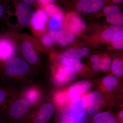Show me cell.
<instances>
[{
    "instance_id": "cell-1",
    "label": "cell",
    "mask_w": 123,
    "mask_h": 123,
    "mask_svg": "<svg viewBox=\"0 0 123 123\" xmlns=\"http://www.w3.org/2000/svg\"><path fill=\"white\" fill-rule=\"evenodd\" d=\"M35 74H36L24 59L16 56L0 65V84L20 89L33 81Z\"/></svg>"
},
{
    "instance_id": "cell-2",
    "label": "cell",
    "mask_w": 123,
    "mask_h": 123,
    "mask_svg": "<svg viewBox=\"0 0 123 123\" xmlns=\"http://www.w3.org/2000/svg\"><path fill=\"white\" fill-rule=\"evenodd\" d=\"M6 11L5 18L10 29L17 31L30 26L35 11L21 0H6Z\"/></svg>"
},
{
    "instance_id": "cell-3",
    "label": "cell",
    "mask_w": 123,
    "mask_h": 123,
    "mask_svg": "<svg viewBox=\"0 0 123 123\" xmlns=\"http://www.w3.org/2000/svg\"><path fill=\"white\" fill-rule=\"evenodd\" d=\"M9 33L17 39L23 59L30 65L36 74L41 61L39 53L41 49L39 43L29 36L20 33Z\"/></svg>"
},
{
    "instance_id": "cell-4",
    "label": "cell",
    "mask_w": 123,
    "mask_h": 123,
    "mask_svg": "<svg viewBox=\"0 0 123 123\" xmlns=\"http://www.w3.org/2000/svg\"><path fill=\"white\" fill-rule=\"evenodd\" d=\"M32 108L28 99L18 94L0 112L10 119L18 121L23 119Z\"/></svg>"
},
{
    "instance_id": "cell-5",
    "label": "cell",
    "mask_w": 123,
    "mask_h": 123,
    "mask_svg": "<svg viewBox=\"0 0 123 123\" xmlns=\"http://www.w3.org/2000/svg\"><path fill=\"white\" fill-rule=\"evenodd\" d=\"M18 45L17 39L9 32H0V65L17 56Z\"/></svg>"
},
{
    "instance_id": "cell-6",
    "label": "cell",
    "mask_w": 123,
    "mask_h": 123,
    "mask_svg": "<svg viewBox=\"0 0 123 123\" xmlns=\"http://www.w3.org/2000/svg\"><path fill=\"white\" fill-rule=\"evenodd\" d=\"M19 94L29 100L33 109L43 101V93L39 84L34 81L29 82L19 89Z\"/></svg>"
},
{
    "instance_id": "cell-7",
    "label": "cell",
    "mask_w": 123,
    "mask_h": 123,
    "mask_svg": "<svg viewBox=\"0 0 123 123\" xmlns=\"http://www.w3.org/2000/svg\"><path fill=\"white\" fill-rule=\"evenodd\" d=\"M34 109L35 111L32 119L33 123H47L55 111L53 104L44 100Z\"/></svg>"
},
{
    "instance_id": "cell-8",
    "label": "cell",
    "mask_w": 123,
    "mask_h": 123,
    "mask_svg": "<svg viewBox=\"0 0 123 123\" xmlns=\"http://www.w3.org/2000/svg\"><path fill=\"white\" fill-rule=\"evenodd\" d=\"M48 18V15L46 11L40 8H37L32 18L30 25L34 35L39 37L42 34L45 29L46 23Z\"/></svg>"
},
{
    "instance_id": "cell-9",
    "label": "cell",
    "mask_w": 123,
    "mask_h": 123,
    "mask_svg": "<svg viewBox=\"0 0 123 123\" xmlns=\"http://www.w3.org/2000/svg\"><path fill=\"white\" fill-rule=\"evenodd\" d=\"M77 72L74 69L66 67L60 71L56 75L53 81L54 86L56 88H61L66 84L73 81L76 78Z\"/></svg>"
},
{
    "instance_id": "cell-10",
    "label": "cell",
    "mask_w": 123,
    "mask_h": 123,
    "mask_svg": "<svg viewBox=\"0 0 123 123\" xmlns=\"http://www.w3.org/2000/svg\"><path fill=\"white\" fill-rule=\"evenodd\" d=\"M105 4L104 0H79L76 8L79 12L90 14L100 10Z\"/></svg>"
},
{
    "instance_id": "cell-11",
    "label": "cell",
    "mask_w": 123,
    "mask_h": 123,
    "mask_svg": "<svg viewBox=\"0 0 123 123\" xmlns=\"http://www.w3.org/2000/svg\"><path fill=\"white\" fill-rule=\"evenodd\" d=\"M19 94L18 88L0 84V112Z\"/></svg>"
},
{
    "instance_id": "cell-12",
    "label": "cell",
    "mask_w": 123,
    "mask_h": 123,
    "mask_svg": "<svg viewBox=\"0 0 123 123\" xmlns=\"http://www.w3.org/2000/svg\"><path fill=\"white\" fill-rule=\"evenodd\" d=\"M91 82L86 80L79 81L71 86L69 89L68 94L70 98L75 99L81 97L92 88Z\"/></svg>"
},
{
    "instance_id": "cell-13",
    "label": "cell",
    "mask_w": 123,
    "mask_h": 123,
    "mask_svg": "<svg viewBox=\"0 0 123 123\" xmlns=\"http://www.w3.org/2000/svg\"><path fill=\"white\" fill-rule=\"evenodd\" d=\"M103 11L108 22L117 25L123 24V13L120 7L115 5H109L104 8Z\"/></svg>"
},
{
    "instance_id": "cell-14",
    "label": "cell",
    "mask_w": 123,
    "mask_h": 123,
    "mask_svg": "<svg viewBox=\"0 0 123 123\" xmlns=\"http://www.w3.org/2000/svg\"><path fill=\"white\" fill-rule=\"evenodd\" d=\"M104 103V98L102 93L98 91H93L90 94V100L87 108L88 114L94 116L100 111Z\"/></svg>"
},
{
    "instance_id": "cell-15",
    "label": "cell",
    "mask_w": 123,
    "mask_h": 123,
    "mask_svg": "<svg viewBox=\"0 0 123 123\" xmlns=\"http://www.w3.org/2000/svg\"><path fill=\"white\" fill-rule=\"evenodd\" d=\"M65 24L68 29L75 33H81L85 28L83 21L74 13L69 14L67 15Z\"/></svg>"
},
{
    "instance_id": "cell-16",
    "label": "cell",
    "mask_w": 123,
    "mask_h": 123,
    "mask_svg": "<svg viewBox=\"0 0 123 123\" xmlns=\"http://www.w3.org/2000/svg\"><path fill=\"white\" fill-rule=\"evenodd\" d=\"M104 40L108 42H114L123 39V28L117 25L110 26L102 34Z\"/></svg>"
},
{
    "instance_id": "cell-17",
    "label": "cell",
    "mask_w": 123,
    "mask_h": 123,
    "mask_svg": "<svg viewBox=\"0 0 123 123\" xmlns=\"http://www.w3.org/2000/svg\"><path fill=\"white\" fill-rule=\"evenodd\" d=\"M85 114V109L79 106L70 105L68 116L70 120L76 123H79L84 119Z\"/></svg>"
},
{
    "instance_id": "cell-18",
    "label": "cell",
    "mask_w": 123,
    "mask_h": 123,
    "mask_svg": "<svg viewBox=\"0 0 123 123\" xmlns=\"http://www.w3.org/2000/svg\"><path fill=\"white\" fill-rule=\"evenodd\" d=\"M89 53V50L86 48H71L65 52L64 55L67 58L78 60L87 57Z\"/></svg>"
},
{
    "instance_id": "cell-19",
    "label": "cell",
    "mask_w": 123,
    "mask_h": 123,
    "mask_svg": "<svg viewBox=\"0 0 123 123\" xmlns=\"http://www.w3.org/2000/svg\"><path fill=\"white\" fill-rule=\"evenodd\" d=\"M55 38L60 45L62 46H66L74 41L75 36L72 33L63 30H60L56 33Z\"/></svg>"
},
{
    "instance_id": "cell-20",
    "label": "cell",
    "mask_w": 123,
    "mask_h": 123,
    "mask_svg": "<svg viewBox=\"0 0 123 123\" xmlns=\"http://www.w3.org/2000/svg\"><path fill=\"white\" fill-rule=\"evenodd\" d=\"M47 13L51 16L52 18L62 21L64 18L63 12L61 9L57 5L49 3L44 9Z\"/></svg>"
},
{
    "instance_id": "cell-21",
    "label": "cell",
    "mask_w": 123,
    "mask_h": 123,
    "mask_svg": "<svg viewBox=\"0 0 123 123\" xmlns=\"http://www.w3.org/2000/svg\"><path fill=\"white\" fill-rule=\"evenodd\" d=\"M94 123H118L116 118L108 112H98L94 117Z\"/></svg>"
},
{
    "instance_id": "cell-22",
    "label": "cell",
    "mask_w": 123,
    "mask_h": 123,
    "mask_svg": "<svg viewBox=\"0 0 123 123\" xmlns=\"http://www.w3.org/2000/svg\"><path fill=\"white\" fill-rule=\"evenodd\" d=\"M103 85L108 92H111L115 90L119 85L118 79L112 75L104 77L102 80Z\"/></svg>"
},
{
    "instance_id": "cell-23",
    "label": "cell",
    "mask_w": 123,
    "mask_h": 123,
    "mask_svg": "<svg viewBox=\"0 0 123 123\" xmlns=\"http://www.w3.org/2000/svg\"><path fill=\"white\" fill-rule=\"evenodd\" d=\"M111 69L114 75L117 78L121 77L123 75V63L121 59L116 57L111 64Z\"/></svg>"
},
{
    "instance_id": "cell-24",
    "label": "cell",
    "mask_w": 123,
    "mask_h": 123,
    "mask_svg": "<svg viewBox=\"0 0 123 123\" xmlns=\"http://www.w3.org/2000/svg\"><path fill=\"white\" fill-rule=\"evenodd\" d=\"M62 62L64 65L72 68L77 72H80L84 68L83 64L78 60L64 57L62 59Z\"/></svg>"
},
{
    "instance_id": "cell-25",
    "label": "cell",
    "mask_w": 123,
    "mask_h": 123,
    "mask_svg": "<svg viewBox=\"0 0 123 123\" xmlns=\"http://www.w3.org/2000/svg\"><path fill=\"white\" fill-rule=\"evenodd\" d=\"M90 100V94L84 95V96L74 99L70 105L79 106L85 109L87 108Z\"/></svg>"
},
{
    "instance_id": "cell-26",
    "label": "cell",
    "mask_w": 123,
    "mask_h": 123,
    "mask_svg": "<svg viewBox=\"0 0 123 123\" xmlns=\"http://www.w3.org/2000/svg\"><path fill=\"white\" fill-rule=\"evenodd\" d=\"M55 37L54 32H51L50 35H44L41 37V42L42 44L46 47H50L53 44V39Z\"/></svg>"
},
{
    "instance_id": "cell-27",
    "label": "cell",
    "mask_w": 123,
    "mask_h": 123,
    "mask_svg": "<svg viewBox=\"0 0 123 123\" xmlns=\"http://www.w3.org/2000/svg\"><path fill=\"white\" fill-rule=\"evenodd\" d=\"M61 21L58 19L52 18L49 20L48 26L52 31L55 32L60 28L61 26Z\"/></svg>"
},
{
    "instance_id": "cell-28",
    "label": "cell",
    "mask_w": 123,
    "mask_h": 123,
    "mask_svg": "<svg viewBox=\"0 0 123 123\" xmlns=\"http://www.w3.org/2000/svg\"><path fill=\"white\" fill-rule=\"evenodd\" d=\"M98 63L99 64L100 70L103 72H106L109 69L111 65V60L108 57H105L101 59Z\"/></svg>"
},
{
    "instance_id": "cell-29",
    "label": "cell",
    "mask_w": 123,
    "mask_h": 123,
    "mask_svg": "<svg viewBox=\"0 0 123 123\" xmlns=\"http://www.w3.org/2000/svg\"><path fill=\"white\" fill-rule=\"evenodd\" d=\"M6 11V0H0V20L5 18Z\"/></svg>"
},
{
    "instance_id": "cell-30",
    "label": "cell",
    "mask_w": 123,
    "mask_h": 123,
    "mask_svg": "<svg viewBox=\"0 0 123 123\" xmlns=\"http://www.w3.org/2000/svg\"><path fill=\"white\" fill-rule=\"evenodd\" d=\"M21 0L30 6L36 7V8H39L38 0Z\"/></svg>"
},
{
    "instance_id": "cell-31",
    "label": "cell",
    "mask_w": 123,
    "mask_h": 123,
    "mask_svg": "<svg viewBox=\"0 0 123 123\" xmlns=\"http://www.w3.org/2000/svg\"><path fill=\"white\" fill-rule=\"evenodd\" d=\"M112 45L116 49H123V40H117L112 42Z\"/></svg>"
},
{
    "instance_id": "cell-32",
    "label": "cell",
    "mask_w": 123,
    "mask_h": 123,
    "mask_svg": "<svg viewBox=\"0 0 123 123\" xmlns=\"http://www.w3.org/2000/svg\"><path fill=\"white\" fill-rule=\"evenodd\" d=\"M101 59L100 57L97 55H93L91 58V61L94 64L98 63Z\"/></svg>"
},
{
    "instance_id": "cell-33",
    "label": "cell",
    "mask_w": 123,
    "mask_h": 123,
    "mask_svg": "<svg viewBox=\"0 0 123 123\" xmlns=\"http://www.w3.org/2000/svg\"><path fill=\"white\" fill-rule=\"evenodd\" d=\"M92 70L94 72H99L100 70L99 64L98 63L94 64L92 66Z\"/></svg>"
},
{
    "instance_id": "cell-34",
    "label": "cell",
    "mask_w": 123,
    "mask_h": 123,
    "mask_svg": "<svg viewBox=\"0 0 123 123\" xmlns=\"http://www.w3.org/2000/svg\"><path fill=\"white\" fill-rule=\"evenodd\" d=\"M112 2L116 4H120L123 3V0H111Z\"/></svg>"
},
{
    "instance_id": "cell-35",
    "label": "cell",
    "mask_w": 123,
    "mask_h": 123,
    "mask_svg": "<svg viewBox=\"0 0 123 123\" xmlns=\"http://www.w3.org/2000/svg\"><path fill=\"white\" fill-rule=\"evenodd\" d=\"M119 117L121 120H123V111L121 110V111L119 112Z\"/></svg>"
},
{
    "instance_id": "cell-36",
    "label": "cell",
    "mask_w": 123,
    "mask_h": 123,
    "mask_svg": "<svg viewBox=\"0 0 123 123\" xmlns=\"http://www.w3.org/2000/svg\"><path fill=\"white\" fill-rule=\"evenodd\" d=\"M74 123V122H73V121H62V122H59V123Z\"/></svg>"
},
{
    "instance_id": "cell-37",
    "label": "cell",
    "mask_w": 123,
    "mask_h": 123,
    "mask_svg": "<svg viewBox=\"0 0 123 123\" xmlns=\"http://www.w3.org/2000/svg\"><path fill=\"white\" fill-rule=\"evenodd\" d=\"M44 0L47 1L49 2H53L56 1L57 0Z\"/></svg>"
},
{
    "instance_id": "cell-38",
    "label": "cell",
    "mask_w": 123,
    "mask_h": 123,
    "mask_svg": "<svg viewBox=\"0 0 123 123\" xmlns=\"http://www.w3.org/2000/svg\"><path fill=\"white\" fill-rule=\"evenodd\" d=\"M0 123H3V122H2V120H1L0 119Z\"/></svg>"
}]
</instances>
